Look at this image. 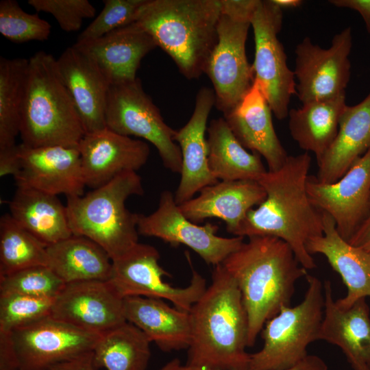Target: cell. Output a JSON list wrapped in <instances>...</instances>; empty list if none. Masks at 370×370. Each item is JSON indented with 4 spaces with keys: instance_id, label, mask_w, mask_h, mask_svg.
<instances>
[{
    "instance_id": "6da1fadb",
    "label": "cell",
    "mask_w": 370,
    "mask_h": 370,
    "mask_svg": "<svg viewBox=\"0 0 370 370\" xmlns=\"http://www.w3.org/2000/svg\"><path fill=\"white\" fill-rule=\"evenodd\" d=\"M311 164L308 152L288 156L277 171H267L257 182L265 199L251 209L234 233V236H272L286 242L307 270L316 267L306 249L308 241L323 232V212L310 201L306 183Z\"/></svg>"
},
{
    "instance_id": "7a4b0ae2",
    "label": "cell",
    "mask_w": 370,
    "mask_h": 370,
    "mask_svg": "<svg viewBox=\"0 0 370 370\" xmlns=\"http://www.w3.org/2000/svg\"><path fill=\"white\" fill-rule=\"evenodd\" d=\"M222 265L236 281L248 317V347L266 322L291 306L297 282L308 275L291 247L272 236L249 238Z\"/></svg>"
},
{
    "instance_id": "3957f363",
    "label": "cell",
    "mask_w": 370,
    "mask_h": 370,
    "mask_svg": "<svg viewBox=\"0 0 370 370\" xmlns=\"http://www.w3.org/2000/svg\"><path fill=\"white\" fill-rule=\"evenodd\" d=\"M190 343L185 365L223 370H248V317L241 291L222 264L188 311Z\"/></svg>"
},
{
    "instance_id": "277c9868",
    "label": "cell",
    "mask_w": 370,
    "mask_h": 370,
    "mask_svg": "<svg viewBox=\"0 0 370 370\" xmlns=\"http://www.w3.org/2000/svg\"><path fill=\"white\" fill-rule=\"evenodd\" d=\"M220 0H147L134 22L188 79H198L217 42Z\"/></svg>"
},
{
    "instance_id": "5b68a950",
    "label": "cell",
    "mask_w": 370,
    "mask_h": 370,
    "mask_svg": "<svg viewBox=\"0 0 370 370\" xmlns=\"http://www.w3.org/2000/svg\"><path fill=\"white\" fill-rule=\"evenodd\" d=\"M86 134L60 77L56 59L39 51L28 59L21 114L23 144L78 147Z\"/></svg>"
},
{
    "instance_id": "8992f818",
    "label": "cell",
    "mask_w": 370,
    "mask_h": 370,
    "mask_svg": "<svg viewBox=\"0 0 370 370\" xmlns=\"http://www.w3.org/2000/svg\"><path fill=\"white\" fill-rule=\"evenodd\" d=\"M142 179L135 171L123 173L85 195L66 197V212L73 235L86 237L115 260L138 243L139 214L125 201L143 195Z\"/></svg>"
},
{
    "instance_id": "52a82bcc",
    "label": "cell",
    "mask_w": 370,
    "mask_h": 370,
    "mask_svg": "<svg viewBox=\"0 0 370 370\" xmlns=\"http://www.w3.org/2000/svg\"><path fill=\"white\" fill-rule=\"evenodd\" d=\"M304 299L295 306L283 307L268 320L261 331L262 347L251 354L248 370H280L304 358L308 345L319 340L324 314L323 284L312 275L306 277Z\"/></svg>"
},
{
    "instance_id": "ba28073f",
    "label": "cell",
    "mask_w": 370,
    "mask_h": 370,
    "mask_svg": "<svg viewBox=\"0 0 370 370\" xmlns=\"http://www.w3.org/2000/svg\"><path fill=\"white\" fill-rule=\"evenodd\" d=\"M217 42L204 73L210 78L215 107L227 113L243 99L253 84V71L245 50L252 12L241 0H220Z\"/></svg>"
},
{
    "instance_id": "9c48e42d",
    "label": "cell",
    "mask_w": 370,
    "mask_h": 370,
    "mask_svg": "<svg viewBox=\"0 0 370 370\" xmlns=\"http://www.w3.org/2000/svg\"><path fill=\"white\" fill-rule=\"evenodd\" d=\"M105 119L108 129L151 143L156 148L164 166L173 173H181V151L174 140L176 130L164 122L160 110L145 92L139 78L110 85Z\"/></svg>"
},
{
    "instance_id": "30bf717a",
    "label": "cell",
    "mask_w": 370,
    "mask_h": 370,
    "mask_svg": "<svg viewBox=\"0 0 370 370\" xmlns=\"http://www.w3.org/2000/svg\"><path fill=\"white\" fill-rule=\"evenodd\" d=\"M192 277L185 287H175L164 280L169 276L159 264L157 249L138 243L121 257L112 260L110 277L108 280L123 298L142 296L171 302L174 307L188 312L207 288L206 279L193 267L189 255Z\"/></svg>"
},
{
    "instance_id": "8fae6325",
    "label": "cell",
    "mask_w": 370,
    "mask_h": 370,
    "mask_svg": "<svg viewBox=\"0 0 370 370\" xmlns=\"http://www.w3.org/2000/svg\"><path fill=\"white\" fill-rule=\"evenodd\" d=\"M282 19V10L273 0H258L250 22L255 42L253 83L280 120L287 118L291 98L296 94L294 72L287 65L284 47L278 38Z\"/></svg>"
},
{
    "instance_id": "7c38bea8",
    "label": "cell",
    "mask_w": 370,
    "mask_h": 370,
    "mask_svg": "<svg viewBox=\"0 0 370 370\" xmlns=\"http://www.w3.org/2000/svg\"><path fill=\"white\" fill-rule=\"evenodd\" d=\"M218 230L219 226L209 222L200 225L188 219L169 190L161 193L153 213L139 214L138 222L139 234L158 238L172 246H187L214 267L222 264L244 243L243 237L218 236Z\"/></svg>"
},
{
    "instance_id": "4fadbf2b",
    "label": "cell",
    "mask_w": 370,
    "mask_h": 370,
    "mask_svg": "<svg viewBox=\"0 0 370 370\" xmlns=\"http://www.w3.org/2000/svg\"><path fill=\"white\" fill-rule=\"evenodd\" d=\"M352 28L336 34L328 49L305 37L295 48L296 94L302 105L345 92L351 75Z\"/></svg>"
},
{
    "instance_id": "5bb4252c",
    "label": "cell",
    "mask_w": 370,
    "mask_h": 370,
    "mask_svg": "<svg viewBox=\"0 0 370 370\" xmlns=\"http://www.w3.org/2000/svg\"><path fill=\"white\" fill-rule=\"evenodd\" d=\"M20 370H49L91 352L101 335L51 316L10 332Z\"/></svg>"
},
{
    "instance_id": "9a60e30c",
    "label": "cell",
    "mask_w": 370,
    "mask_h": 370,
    "mask_svg": "<svg viewBox=\"0 0 370 370\" xmlns=\"http://www.w3.org/2000/svg\"><path fill=\"white\" fill-rule=\"evenodd\" d=\"M306 190L311 203L334 220L349 241L370 211V148L337 181L322 184L309 175Z\"/></svg>"
},
{
    "instance_id": "2e32d148",
    "label": "cell",
    "mask_w": 370,
    "mask_h": 370,
    "mask_svg": "<svg viewBox=\"0 0 370 370\" xmlns=\"http://www.w3.org/2000/svg\"><path fill=\"white\" fill-rule=\"evenodd\" d=\"M50 316L99 335L127 321L123 298L108 281L66 284L53 299Z\"/></svg>"
},
{
    "instance_id": "e0dca14e",
    "label": "cell",
    "mask_w": 370,
    "mask_h": 370,
    "mask_svg": "<svg viewBox=\"0 0 370 370\" xmlns=\"http://www.w3.org/2000/svg\"><path fill=\"white\" fill-rule=\"evenodd\" d=\"M19 166L14 177L25 186L66 197L84 195L86 186L80 153L77 147L16 145Z\"/></svg>"
},
{
    "instance_id": "ac0fdd59",
    "label": "cell",
    "mask_w": 370,
    "mask_h": 370,
    "mask_svg": "<svg viewBox=\"0 0 370 370\" xmlns=\"http://www.w3.org/2000/svg\"><path fill=\"white\" fill-rule=\"evenodd\" d=\"M77 149L86 186L92 189L118 175L139 170L149 156L148 144L117 134L107 127L86 134Z\"/></svg>"
},
{
    "instance_id": "d6986e66",
    "label": "cell",
    "mask_w": 370,
    "mask_h": 370,
    "mask_svg": "<svg viewBox=\"0 0 370 370\" xmlns=\"http://www.w3.org/2000/svg\"><path fill=\"white\" fill-rule=\"evenodd\" d=\"M214 103V90L208 87L201 88L196 95L192 116L184 127L176 130L174 140L182 156L181 178L174 195L177 205L191 199L204 188L219 182L209 168L206 137L207 121Z\"/></svg>"
},
{
    "instance_id": "ffe728a7",
    "label": "cell",
    "mask_w": 370,
    "mask_h": 370,
    "mask_svg": "<svg viewBox=\"0 0 370 370\" xmlns=\"http://www.w3.org/2000/svg\"><path fill=\"white\" fill-rule=\"evenodd\" d=\"M56 62L86 134L106 128L105 113L110 84L95 61L73 45Z\"/></svg>"
},
{
    "instance_id": "44dd1931",
    "label": "cell",
    "mask_w": 370,
    "mask_h": 370,
    "mask_svg": "<svg viewBox=\"0 0 370 370\" xmlns=\"http://www.w3.org/2000/svg\"><path fill=\"white\" fill-rule=\"evenodd\" d=\"M325 306L319 340L339 347L353 370H370V310L366 298L338 306L329 280L323 284Z\"/></svg>"
},
{
    "instance_id": "7402d4cb",
    "label": "cell",
    "mask_w": 370,
    "mask_h": 370,
    "mask_svg": "<svg viewBox=\"0 0 370 370\" xmlns=\"http://www.w3.org/2000/svg\"><path fill=\"white\" fill-rule=\"evenodd\" d=\"M272 113L264 94L253 83L240 103L223 118L241 144L262 156L268 171H275L283 166L288 154L275 131Z\"/></svg>"
},
{
    "instance_id": "603a6c76",
    "label": "cell",
    "mask_w": 370,
    "mask_h": 370,
    "mask_svg": "<svg viewBox=\"0 0 370 370\" xmlns=\"http://www.w3.org/2000/svg\"><path fill=\"white\" fill-rule=\"evenodd\" d=\"M266 196L257 181H219L204 188L196 197L178 206L192 222L220 219L225 223L227 231L234 234L247 212L260 205Z\"/></svg>"
},
{
    "instance_id": "cb8c5ba5",
    "label": "cell",
    "mask_w": 370,
    "mask_h": 370,
    "mask_svg": "<svg viewBox=\"0 0 370 370\" xmlns=\"http://www.w3.org/2000/svg\"><path fill=\"white\" fill-rule=\"evenodd\" d=\"M74 45L95 61L110 85L134 80L143 58L158 47L152 36L135 23L90 42Z\"/></svg>"
},
{
    "instance_id": "d4e9b609",
    "label": "cell",
    "mask_w": 370,
    "mask_h": 370,
    "mask_svg": "<svg viewBox=\"0 0 370 370\" xmlns=\"http://www.w3.org/2000/svg\"><path fill=\"white\" fill-rule=\"evenodd\" d=\"M323 232L310 238L306 249L310 254H321L345 284V297L335 300L342 308L357 300L370 297V252L350 244L336 230L332 218L323 212Z\"/></svg>"
},
{
    "instance_id": "484cf974",
    "label": "cell",
    "mask_w": 370,
    "mask_h": 370,
    "mask_svg": "<svg viewBox=\"0 0 370 370\" xmlns=\"http://www.w3.org/2000/svg\"><path fill=\"white\" fill-rule=\"evenodd\" d=\"M127 321L142 330L163 352L188 349L191 338L188 312L171 307L164 299L142 296L123 298Z\"/></svg>"
},
{
    "instance_id": "4316f807",
    "label": "cell",
    "mask_w": 370,
    "mask_h": 370,
    "mask_svg": "<svg viewBox=\"0 0 370 370\" xmlns=\"http://www.w3.org/2000/svg\"><path fill=\"white\" fill-rule=\"evenodd\" d=\"M369 148L370 91L358 103L345 107L334 140L317 162L316 179L322 184L335 182Z\"/></svg>"
},
{
    "instance_id": "83f0119b",
    "label": "cell",
    "mask_w": 370,
    "mask_h": 370,
    "mask_svg": "<svg viewBox=\"0 0 370 370\" xmlns=\"http://www.w3.org/2000/svg\"><path fill=\"white\" fill-rule=\"evenodd\" d=\"M9 209L10 214L20 226L47 246L73 235L66 206L57 195L17 186Z\"/></svg>"
},
{
    "instance_id": "f1b7e54d",
    "label": "cell",
    "mask_w": 370,
    "mask_h": 370,
    "mask_svg": "<svg viewBox=\"0 0 370 370\" xmlns=\"http://www.w3.org/2000/svg\"><path fill=\"white\" fill-rule=\"evenodd\" d=\"M345 92L289 110L291 136L305 152H312L318 162L334 140L346 106Z\"/></svg>"
},
{
    "instance_id": "f546056e",
    "label": "cell",
    "mask_w": 370,
    "mask_h": 370,
    "mask_svg": "<svg viewBox=\"0 0 370 370\" xmlns=\"http://www.w3.org/2000/svg\"><path fill=\"white\" fill-rule=\"evenodd\" d=\"M47 266L65 283L108 281L112 260L92 240L71 236L47 247Z\"/></svg>"
},
{
    "instance_id": "4dcf8cb0",
    "label": "cell",
    "mask_w": 370,
    "mask_h": 370,
    "mask_svg": "<svg viewBox=\"0 0 370 370\" xmlns=\"http://www.w3.org/2000/svg\"><path fill=\"white\" fill-rule=\"evenodd\" d=\"M207 134L208 165L219 181H257L267 171L260 155L241 144L223 117L212 119Z\"/></svg>"
},
{
    "instance_id": "1f68e13d",
    "label": "cell",
    "mask_w": 370,
    "mask_h": 370,
    "mask_svg": "<svg viewBox=\"0 0 370 370\" xmlns=\"http://www.w3.org/2000/svg\"><path fill=\"white\" fill-rule=\"evenodd\" d=\"M151 343L142 330L125 321L100 336L92 351L95 366L106 370H146Z\"/></svg>"
},
{
    "instance_id": "d6a6232c",
    "label": "cell",
    "mask_w": 370,
    "mask_h": 370,
    "mask_svg": "<svg viewBox=\"0 0 370 370\" xmlns=\"http://www.w3.org/2000/svg\"><path fill=\"white\" fill-rule=\"evenodd\" d=\"M27 65L28 59L0 58V150L16 146Z\"/></svg>"
},
{
    "instance_id": "836d02e7",
    "label": "cell",
    "mask_w": 370,
    "mask_h": 370,
    "mask_svg": "<svg viewBox=\"0 0 370 370\" xmlns=\"http://www.w3.org/2000/svg\"><path fill=\"white\" fill-rule=\"evenodd\" d=\"M47 245L20 226L10 214L0 219V277L47 265Z\"/></svg>"
},
{
    "instance_id": "e575fe53",
    "label": "cell",
    "mask_w": 370,
    "mask_h": 370,
    "mask_svg": "<svg viewBox=\"0 0 370 370\" xmlns=\"http://www.w3.org/2000/svg\"><path fill=\"white\" fill-rule=\"evenodd\" d=\"M0 33L16 43L48 40L50 23L38 14L25 12L15 0L0 1Z\"/></svg>"
},
{
    "instance_id": "d590c367",
    "label": "cell",
    "mask_w": 370,
    "mask_h": 370,
    "mask_svg": "<svg viewBox=\"0 0 370 370\" xmlns=\"http://www.w3.org/2000/svg\"><path fill=\"white\" fill-rule=\"evenodd\" d=\"M66 284L47 265L0 277V295L22 294L54 299Z\"/></svg>"
},
{
    "instance_id": "8d00e7d4",
    "label": "cell",
    "mask_w": 370,
    "mask_h": 370,
    "mask_svg": "<svg viewBox=\"0 0 370 370\" xmlns=\"http://www.w3.org/2000/svg\"><path fill=\"white\" fill-rule=\"evenodd\" d=\"M53 299L22 294L0 295V331L12 332L50 316Z\"/></svg>"
},
{
    "instance_id": "74e56055",
    "label": "cell",
    "mask_w": 370,
    "mask_h": 370,
    "mask_svg": "<svg viewBox=\"0 0 370 370\" xmlns=\"http://www.w3.org/2000/svg\"><path fill=\"white\" fill-rule=\"evenodd\" d=\"M147 0H104L97 16L82 31L75 45H84L134 23Z\"/></svg>"
},
{
    "instance_id": "f35d334b",
    "label": "cell",
    "mask_w": 370,
    "mask_h": 370,
    "mask_svg": "<svg viewBox=\"0 0 370 370\" xmlns=\"http://www.w3.org/2000/svg\"><path fill=\"white\" fill-rule=\"evenodd\" d=\"M37 12L51 14L66 32L78 31L84 19L93 18L96 9L88 0H29Z\"/></svg>"
},
{
    "instance_id": "ab89813d",
    "label": "cell",
    "mask_w": 370,
    "mask_h": 370,
    "mask_svg": "<svg viewBox=\"0 0 370 370\" xmlns=\"http://www.w3.org/2000/svg\"><path fill=\"white\" fill-rule=\"evenodd\" d=\"M0 370H20L10 332L0 331Z\"/></svg>"
},
{
    "instance_id": "60d3db41",
    "label": "cell",
    "mask_w": 370,
    "mask_h": 370,
    "mask_svg": "<svg viewBox=\"0 0 370 370\" xmlns=\"http://www.w3.org/2000/svg\"><path fill=\"white\" fill-rule=\"evenodd\" d=\"M93 362V352H89L51 367L49 370H97Z\"/></svg>"
},
{
    "instance_id": "b9f144b4",
    "label": "cell",
    "mask_w": 370,
    "mask_h": 370,
    "mask_svg": "<svg viewBox=\"0 0 370 370\" xmlns=\"http://www.w3.org/2000/svg\"><path fill=\"white\" fill-rule=\"evenodd\" d=\"M336 7L357 11L362 16L367 32L370 34V0H330Z\"/></svg>"
},
{
    "instance_id": "7bdbcfd3",
    "label": "cell",
    "mask_w": 370,
    "mask_h": 370,
    "mask_svg": "<svg viewBox=\"0 0 370 370\" xmlns=\"http://www.w3.org/2000/svg\"><path fill=\"white\" fill-rule=\"evenodd\" d=\"M19 166L16 146L10 149L0 150V176L12 175L17 173Z\"/></svg>"
},
{
    "instance_id": "ee69618b",
    "label": "cell",
    "mask_w": 370,
    "mask_h": 370,
    "mask_svg": "<svg viewBox=\"0 0 370 370\" xmlns=\"http://www.w3.org/2000/svg\"><path fill=\"white\" fill-rule=\"evenodd\" d=\"M348 242L354 246L370 252V211Z\"/></svg>"
},
{
    "instance_id": "f6af8a7d",
    "label": "cell",
    "mask_w": 370,
    "mask_h": 370,
    "mask_svg": "<svg viewBox=\"0 0 370 370\" xmlns=\"http://www.w3.org/2000/svg\"><path fill=\"white\" fill-rule=\"evenodd\" d=\"M280 370H328V367L319 356L308 354L293 366Z\"/></svg>"
},
{
    "instance_id": "bcb514c9",
    "label": "cell",
    "mask_w": 370,
    "mask_h": 370,
    "mask_svg": "<svg viewBox=\"0 0 370 370\" xmlns=\"http://www.w3.org/2000/svg\"><path fill=\"white\" fill-rule=\"evenodd\" d=\"M273 1L282 10V8H291L299 7L303 2L300 0H273Z\"/></svg>"
},
{
    "instance_id": "7dc6e473",
    "label": "cell",
    "mask_w": 370,
    "mask_h": 370,
    "mask_svg": "<svg viewBox=\"0 0 370 370\" xmlns=\"http://www.w3.org/2000/svg\"><path fill=\"white\" fill-rule=\"evenodd\" d=\"M175 370H223L207 367H198L191 365H182L181 364Z\"/></svg>"
},
{
    "instance_id": "c3c4849f",
    "label": "cell",
    "mask_w": 370,
    "mask_h": 370,
    "mask_svg": "<svg viewBox=\"0 0 370 370\" xmlns=\"http://www.w3.org/2000/svg\"><path fill=\"white\" fill-rule=\"evenodd\" d=\"M180 364V360L175 358L167 362L158 370H175Z\"/></svg>"
}]
</instances>
